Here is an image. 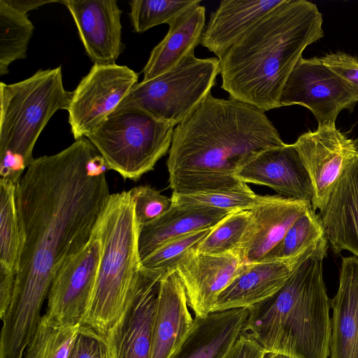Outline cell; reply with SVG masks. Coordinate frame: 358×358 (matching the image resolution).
<instances>
[{
	"mask_svg": "<svg viewBox=\"0 0 358 358\" xmlns=\"http://www.w3.org/2000/svg\"><path fill=\"white\" fill-rule=\"evenodd\" d=\"M138 232L130 191L110 194L94 229L100 241L101 254L83 324L103 336L122 314L138 278Z\"/></svg>",
	"mask_w": 358,
	"mask_h": 358,
	"instance_id": "5b68a950",
	"label": "cell"
},
{
	"mask_svg": "<svg viewBox=\"0 0 358 358\" xmlns=\"http://www.w3.org/2000/svg\"><path fill=\"white\" fill-rule=\"evenodd\" d=\"M322 15L306 0H284L219 59L229 97L264 112L280 107L283 87L309 45L324 36Z\"/></svg>",
	"mask_w": 358,
	"mask_h": 358,
	"instance_id": "3957f363",
	"label": "cell"
},
{
	"mask_svg": "<svg viewBox=\"0 0 358 358\" xmlns=\"http://www.w3.org/2000/svg\"><path fill=\"white\" fill-rule=\"evenodd\" d=\"M248 316V308H234L195 317L171 358H224L242 334Z\"/></svg>",
	"mask_w": 358,
	"mask_h": 358,
	"instance_id": "7402d4cb",
	"label": "cell"
},
{
	"mask_svg": "<svg viewBox=\"0 0 358 358\" xmlns=\"http://www.w3.org/2000/svg\"><path fill=\"white\" fill-rule=\"evenodd\" d=\"M67 358H110L105 336L80 325Z\"/></svg>",
	"mask_w": 358,
	"mask_h": 358,
	"instance_id": "e575fe53",
	"label": "cell"
},
{
	"mask_svg": "<svg viewBox=\"0 0 358 358\" xmlns=\"http://www.w3.org/2000/svg\"><path fill=\"white\" fill-rule=\"evenodd\" d=\"M17 184L0 179V273L15 275L20 247Z\"/></svg>",
	"mask_w": 358,
	"mask_h": 358,
	"instance_id": "4316f807",
	"label": "cell"
},
{
	"mask_svg": "<svg viewBox=\"0 0 358 358\" xmlns=\"http://www.w3.org/2000/svg\"><path fill=\"white\" fill-rule=\"evenodd\" d=\"M324 237L295 257L245 264L243 270L219 294L212 312L248 308L274 295L286 283L298 265L316 250Z\"/></svg>",
	"mask_w": 358,
	"mask_h": 358,
	"instance_id": "e0dca14e",
	"label": "cell"
},
{
	"mask_svg": "<svg viewBox=\"0 0 358 358\" xmlns=\"http://www.w3.org/2000/svg\"><path fill=\"white\" fill-rule=\"evenodd\" d=\"M262 358H278V355L266 352Z\"/></svg>",
	"mask_w": 358,
	"mask_h": 358,
	"instance_id": "f35d334b",
	"label": "cell"
},
{
	"mask_svg": "<svg viewBox=\"0 0 358 358\" xmlns=\"http://www.w3.org/2000/svg\"><path fill=\"white\" fill-rule=\"evenodd\" d=\"M231 212L173 204L159 217L139 226L138 250L141 260L171 240L214 227Z\"/></svg>",
	"mask_w": 358,
	"mask_h": 358,
	"instance_id": "cb8c5ba5",
	"label": "cell"
},
{
	"mask_svg": "<svg viewBox=\"0 0 358 358\" xmlns=\"http://www.w3.org/2000/svg\"><path fill=\"white\" fill-rule=\"evenodd\" d=\"M357 102L351 88L317 57L299 60L280 97V107L304 106L318 124L335 122L341 110L352 111Z\"/></svg>",
	"mask_w": 358,
	"mask_h": 358,
	"instance_id": "30bf717a",
	"label": "cell"
},
{
	"mask_svg": "<svg viewBox=\"0 0 358 358\" xmlns=\"http://www.w3.org/2000/svg\"><path fill=\"white\" fill-rule=\"evenodd\" d=\"M324 236L320 216L310 208L294 221L265 261L295 257L308 250Z\"/></svg>",
	"mask_w": 358,
	"mask_h": 358,
	"instance_id": "83f0119b",
	"label": "cell"
},
{
	"mask_svg": "<svg viewBox=\"0 0 358 358\" xmlns=\"http://www.w3.org/2000/svg\"><path fill=\"white\" fill-rule=\"evenodd\" d=\"M173 204L182 206L209 207L230 211L249 210L256 206L263 196L256 194L248 186L244 188L180 194L173 192Z\"/></svg>",
	"mask_w": 358,
	"mask_h": 358,
	"instance_id": "4dcf8cb0",
	"label": "cell"
},
{
	"mask_svg": "<svg viewBox=\"0 0 358 358\" xmlns=\"http://www.w3.org/2000/svg\"><path fill=\"white\" fill-rule=\"evenodd\" d=\"M292 145L312 182V208L321 210L348 165L358 155L355 141L340 131L335 122H324L318 124L316 130L301 135Z\"/></svg>",
	"mask_w": 358,
	"mask_h": 358,
	"instance_id": "7c38bea8",
	"label": "cell"
},
{
	"mask_svg": "<svg viewBox=\"0 0 358 358\" xmlns=\"http://www.w3.org/2000/svg\"><path fill=\"white\" fill-rule=\"evenodd\" d=\"M134 204V212L138 225L151 222L159 217L172 205L169 198L148 185H140L130 189Z\"/></svg>",
	"mask_w": 358,
	"mask_h": 358,
	"instance_id": "836d02e7",
	"label": "cell"
},
{
	"mask_svg": "<svg viewBox=\"0 0 358 358\" xmlns=\"http://www.w3.org/2000/svg\"><path fill=\"white\" fill-rule=\"evenodd\" d=\"M265 352L255 339L242 332L224 358H262Z\"/></svg>",
	"mask_w": 358,
	"mask_h": 358,
	"instance_id": "8d00e7d4",
	"label": "cell"
},
{
	"mask_svg": "<svg viewBox=\"0 0 358 358\" xmlns=\"http://www.w3.org/2000/svg\"><path fill=\"white\" fill-rule=\"evenodd\" d=\"M219 73L218 58L200 59L192 52L169 70L137 83L117 109L137 108L175 127L210 93Z\"/></svg>",
	"mask_w": 358,
	"mask_h": 358,
	"instance_id": "ba28073f",
	"label": "cell"
},
{
	"mask_svg": "<svg viewBox=\"0 0 358 358\" xmlns=\"http://www.w3.org/2000/svg\"><path fill=\"white\" fill-rule=\"evenodd\" d=\"M104 160L86 137L34 159L16 186L20 247L10 303L1 317L8 334L29 338L52 280L90 240L110 194Z\"/></svg>",
	"mask_w": 358,
	"mask_h": 358,
	"instance_id": "6da1fadb",
	"label": "cell"
},
{
	"mask_svg": "<svg viewBox=\"0 0 358 358\" xmlns=\"http://www.w3.org/2000/svg\"><path fill=\"white\" fill-rule=\"evenodd\" d=\"M250 222L249 210L231 212L211 230L196 250L211 255L236 252Z\"/></svg>",
	"mask_w": 358,
	"mask_h": 358,
	"instance_id": "1f68e13d",
	"label": "cell"
},
{
	"mask_svg": "<svg viewBox=\"0 0 358 358\" xmlns=\"http://www.w3.org/2000/svg\"><path fill=\"white\" fill-rule=\"evenodd\" d=\"M355 141V146H356V148H357V154H358V137L354 140Z\"/></svg>",
	"mask_w": 358,
	"mask_h": 358,
	"instance_id": "ab89813d",
	"label": "cell"
},
{
	"mask_svg": "<svg viewBox=\"0 0 358 358\" xmlns=\"http://www.w3.org/2000/svg\"><path fill=\"white\" fill-rule=\"evenodd\" d=\"M285 144L264 110L210 93L173 129L169 186L180 194L244 188L238 171L262 152Z\"/></svg>",
	"mask_w": 358,
	"mask_h": 358,
	"instance_id": "7a4b0ae2",
	"label": "cell"
},
{
	"mask_svg": "<svg viewBox=\"0 0 358 358\" xmlns=\"http://www.w3.org/2000/svg\"><path fill=\"white\" fill-rule=\"evenodd\" d=\"M318 215L334 253L348 250L358 258V155Z\"/></svg>",
	"mask_w": 358,
	"mask_h": 358,
	"instance_id": "ffe728a7",
	"label": "cell"
},
{
	"mask_svg": "<svg viewBox=\"0 0 358 358\" xmlns=\"http://www.w3.org/2000/svg\"><path fill=\"white\" fill-rule=\"evenodd\" d=\"M214 227L192 233L164 243L141 260V268L163 275L175 272L179 262L190 250L196 249Z\"/></svg>",
	"mask_w": 358,
	"mask_h": 358,
	"instance_id": "d6a6232c",
	"label": "cell"
},
{
	"mask_svg": "<svg viewBox=\"0 0 358 358\" xmlns=\"http://www.w3.org/2000/svg\"><path fill=\"white\" fill-rule=\"evenodd\" d=\"M76 24L85 51L97 65L115 64L124 50L122 10L115 0L60 1Z\"/></svg>",
	"mask_w": 358,
	"mask_h": 358,
	"instance_id": "9a60e30c",
	"label": "cell"
},
{
	"mask_svg": "<svg viewBox=\"0 0 358 358\" xmlns=\"http://www.w3.org/2000/svg\"><path fill=\"white\" fill-rule=\"evenodd\" d=\"M329 247L324 236L282 288L248 308L243 333L268 352L289 358H328L331 320L323 278Z\"/></svg>",
	"mask_w": 358,
	"mask_h": 358,
	"instance_id": "277c9868",
	"label": "cell"
},
{
	"mask_svg": "<svg viewBox=\"0 0 358 358\" xmlns=\"http://www.w3.org/2000/svg\"><path fill=\"white\" fill-rule=\"evenodd\" d=\"M310 208V201L263 196L249 209L250 222L236 250L243 263L265 261L294 221Z\"/></svg>",
	"mask_w": 358,
	"mask_h": 358,
	"instance_id": "2e32d148",
	"label": "cell"
},
{
	"mask_svg": "<svg viewBox=\"0 0 358 358\" xmlns=\"http://www.w3.org/2000/svg\"><path fill=\"white\" fill-rule=\"evenodd\" d=\"M201 0H133L129 1V18L136 33H143L161 24H171Z\"/></svg>",
	"mask_w": 358,
	"mask_h": 358,
	"instance_id": "f546056e",
	"label": "cell"
},
{
	"mask_svg": "<svg viewBox=\"0 0 358 358\" xmlns=\"http://www.w3.org/2000/svg\"><path fill=\"white\" fill-rule=\"evenodd\" d=\"M101 254L94 233L87 244L67 259L54 277L44 314L50 322L63 327L83 324L92 298Z\"/></svg>",
	"mask_w": 358,
	"mask_h": 358,
	"instance_id": "8fae6325",
	"label": "cell"
},
{
	"mask_svg": "<svg viewBox=\"0 0 358 358\" xmlns=\"http://www.w3.org/2000/svg\"><path fill=\"white\" fill-rule=\"evenodd\" d=\"M236 177L245 183L268 187L288 199L311 202L313 197L310 176L292 144L262 152Z\"/></svg>",
	"mask_w": 358,
	"mask_h": 358,
	"instance_id": "ac0fdd59",
	"label": "cell"
},
{
	"mask_svg": "<svg viewBox=\"0 0 358 358\" xmlns=\"http://www.w3.org/2000/svg\"><path fill=\"white\" fill-rule=\"evenodd\" d=\"M278 358H289V357L284 356V355H278Z\"/></svg>",
	"mask_w": 358,
	"mask_h": 358,
	"instance_id": "60d3db41",
	"label": "cell"
},
{
	"mask_svg": "<svg viewBox=\"0 0 358 358\" xmlns=\"http://www.w3.org/2000/svg\"><path fill=\"white\" fill-rule=\"evenodd\" d=\"M320 59L351 88L358 98V57L336 52L325 55Z\"/></svg>",
	"mask_w": 358,
	"mask_h": 358,
	"instance_id": "d590c367",
	"label": "cell"
},
{
	"mask_svg": "<svg viewBox=\"0 0 358 358\" xmlns=\"http://www.w3.org/2000/svg\"><path fill=\"white\" fill-rule=\"evenodd\" d=\"M138 80V75L127 66L94 64L73 91L67 109L75 140L86 137L106 120Z\"/></svg>",
	"mask_w": 358,
	"mask_h": 358,
	"instance_id": "9c48e42d",
	"label": "cell"
},
{
	"mask_svg": "<svg viewBox=\"0 0 358 358\" xmlns=\"http://www.w3.org/2000/svg\"><path fill=\"white\" fill-rule=\"evenodd\" d=\"M284 0H223L205 26L201 45L220 59Z\"/></svg>",
	"mask_w": 358,
	"mask_h": 358,
	"instance_id": "44dd1931",
	"label": "cell"
},
{
	"mask_svg": "<svg viewBox=\"0 0 358 358\" xmlns=\"http://www.w3.org/2000/svg\"><path fill=\"white\" fill-rule=\"evenodd\" d=\"M6 3L10 5L13 8L17 10L18 11L27 14V12L36 9L40 6H42L47 3H60V1H36V0H5Z\"/></svg>",
	"mask_w": 358,
	"mask_h": 358,
	"instance_id": "74e56055",
	"label": "cell"
},
{
	"mask_svg": "<svg viewBox=\"0 0 358 358\" xmlns=\"http://www.w3.org/2000/svg\"><path fill=\"white\" fill-rule=\"evenodd\" d=\"M206 8L199 5L176 18L162 41L152 50L143 68V81L154 78L177 65L201 43Z\"/></svg>",
	"mask_w": 358,
	"mask_h": 358,
	"instance_id": "d4e9b609",
	"label": "cell"
},
{
	"mask_svg": "<svg viewBox=\"0 0 358 358\" xmlns=\"http://www.w3.org/2000/svg\"><path fill=\"white\" fill-rule=\"evenodd\" d=\"M185 289L176 272L159 282L150 358H171L190 331L194 320Z\"/></svg>",
	"mask_w": 358,
	"mask_h": 358,
	"instance_id": "d6986e66",
	"label": "cell"
},
{
	"mask_svg": "<svg viewBox=\"0 0 358 358\" xmlns=\"http://www.w3.org/2000/svg\"><path fill=\"white\" fill-rule=\"evenodd\" d=\"M332 309L330 358H358V258L343 257Z\"/></svg>",
	"mask_w": 358,
	"mask_h": 358,
	"instance_id": "603a6c76",
	"label": "cell"
},
{
	"mask_svg": "<svg viewBox=\"0 0 358 358\" xmlns=\"http://www.w3.org/2000/svg\"><path fill=\"white\" fill-rule=\"evenodd\" d=\"M72 93L64 87L60 66L18 83L1 82L0 157L12 155L27 169L41 131L57 110L68 109Z\"/></svg>",
	"mask_w": 358,
	"mask_h": 358,
	"instance_id": "8992f818",
	"label": "cell"
},
{
	"mask_svg": "<svg viewBox=\"0 0 358 358\" xmlns=\"http://www.w3.org/2000/svg\"><path fill=\"white\" fill-rule=\"evenodd\" d=\"M34 26L22 13L0 0V75L8 72L13 62L27 57Z\"/></svg>",
	"mask_w": 358,
	"mask_h": 358,
	"instance_id": "484cf974",
	"label": "cell"
},
{
	"mask_svg": "<svg viewBox=\"0 0 358 358\" xmlns=\"http://www.w3.org/2000/svg\"><path fill=\"white\" fill-rule=\"evenodd\" d=\"M164 275L141 268L125 309L104 336L110 358H150L157 298Z\"/></svg>",
	"mask_w": 358,
	"mask_h": 358,
	"instance_id": "4fadbf2b",
	"label": "cell"
},
{
	"mask_svg": "<svg viewBox=\"0 0 358 358\" xmlns=\"http://www.w3.org/2000/svg\"><path fill=\"white\" fill-rule=\"evenodd\" d=\"M80 327L55 324L43 315L22 358H67Z\"/></svg>",
	"mask_w": 358,
	"mask_h": 358,
	"instance_id": "f1b7e54d",
	"label": "cell"
},
{
	"mask_svg": "<svg viewBox=\"0 0 358 358\" xmlns=\"http://www.w3.org/2000/svg\"><path fill=\"white\" fill-rule=\"evenodd\" d=\"M245 264L239 255H211L190 250L179 262L175 272L186 292L188 305L195 317L212 312L219 294L243 270Z\"/></svg>",
	"mask_w": 358,
	"mask_h": 358,
	"instance_id": "5bb4252c",
	"label": "cell"
},
{
	"mask_svg": "<svg viewBox=\"0 0 358 358\" xmlns=\"http://www.w3.org/2000/svg\"><path fill=\"white\" fill-rule=\"evenodd\" d=\"M174 127L141 110L117 108L86 136L107 169L138 180L169 151Z\"/></svg>",
	"mask_w": 358,
	"mask_h": 358,
	"instance_id": "52a82bcc",
	"label": "cell"
}]
</instances>
